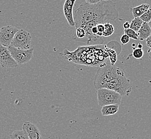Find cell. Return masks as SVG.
I'll list each match as a JSON object with an SVG mask.
<instances>
[{"label":"cell","instance_id":"cell-15","mask_svg":"<svg viewBox=\"0 0 151 139\" xmlns=\"http://www.w3.org/2000/svg\"><path fill=\"white\" fill-rule=\"evenodd\" d=\"M10 139H29L24 130H17L10 135Z\"/></svg>","mask_w":151,"mask_h":139},{"label":"cell","instance_id":"cell-25","mask_svg":"<svg viewBox=\"0 0 151 139\" xmlns=\"http://www.w3.org/2000/svg\"><path fill=\"white\" fill-rule=\"evenodd\" d=\"M148 57H149V58L151 60V49H150L148 50Z\"/></svg>","mask_w":151,"mask_h":139},{"label":"cell","instance_id":"cell-10","mask_svg":"<svg viewBox=\"0 0 151 139\" xmlns=\"http://www.w3.org/2000/svg\"><path fill=\"white\" fill-rule=\"evenodd\" d=\"M119 104H109L102 107L101 112L102 116H108L114 115L119 110Z\"/></svg>","mask_w":151,"mask_h":139},{"label":"cell","instance_id":"cell-24","mask_svg":"<svg viewBox=\"0 0 151 139\" xmlns=\"http://www.w3.org/2000/svg\"><path fill=\"white\" fill-rule=\"evenodd\" d=\"M123 28L124 29H129V28H130V24L129 23V22L127 21H126V22H125L123 24Z\"/></svg>","mask_w":151,"mask_h":139},{"label":"cell","instance_id":"cell-11","mask_svg":"<svg viewBox=\"0 0 151 139\" xmlns=\"http://www.w3.org/2000/svg\"><path fill=\"white\" fill-rule=\"evenodd\" d=\"M150 8L148 4H142L139 6L130 8V11L134 18L140 17Z\"/></svg>","mask_w":151,"mask_h":139},{"label":"cell","instance_id":"cell-19","mask_svg":"<svg viewBox=\"0 0 151 139\" xmlns=\"http://www.w3.org/2000/svg\"><path fill=\"white\" fill-rule=\"evenodd\" d=\"M140 18L142 20L143 22L148 23L151 20V9L150 8L147 11L145 12L143 15H142Z\"/></svg>","mask_w":151,"mask_h":139},{"label":"cell","instance_id":"cell-3","mask_svg":"<svg viewBox=\"0 0 151 139\" xmlns=\"http://www.w3.org/2000/svg\"><path fill=\"white\" fill-rule=\"evenodd\" d=\"M98 104L100 107L109 104L120 105L122 96L113 90L101 88L97 90Z\"/></svg>","mask_w":151,"mask_h":139},{"label":"cell","instance_id":"cell-7","mask_svg":"<svg viewBox=\"0 0 151 139\" xmlns=\"http://www.w3.org/2000/svg\"><path fill=\"white\" fill-rule=\"evenodd\" d=\"M0 64L3 68H15L18 66L12 57L8 48L0 44Z\"/></svg>","mask_w":151,"mask_h":139},{"label":"cell","instance_id":"cell-27","mask_svg":"<svg viewBox=\"0 0 151 139\" xmlns=\"http://www.w3.org/2000/svg\"><path fill=\"white\" fill-rule=\"evenodd\" d=\"M148 25H149V26L150 27V28L151 29V20L149 21V23H148Z\"/></svg>","mask_w":151,"mask_h":139},{"label":"cell","instance_id":"cell-22","mask_svg":"<svg viewBox=\"0 0 151 139\" xmlns=\"http://www.w3.org/2000/svg\"><path fill=\"white\" fill-rule=\"evenodd\" d=\"M102 0H85V2L91 4H96L99 3Z\"/></svg>","mask_w":151,"mask_h":139},{"label":"cell","instance_id":"cell-13","mask_svg":"<svg viewBox=\"0 0 151 139\" xmlns=\"http://www.w3.org/2000/svg\"><path fill=\"white\" fill-rule=\"evenodd\" d=\"M86 37V32L83 28L78 27L76 29L75 34L73 36V40L77 41L83 42L85 38Z\"/></svg>","mask_w":151,"mask_h":139},{"label":"cell","instance_id":"cell-5","mask_svg":"<svg viewBox=\"0 0 151 139\" xmlns=\"http://www.w3.org/2000/svg\"><path fill=\"white\" fill-rule=\"evenodd\" d=\"M8 48L12 57L18 65L27 63L33 57V48L28 50L20 49L11 46Z\"/></svg>","mask_w":151,"mask_h":139},{"label":"cell","instance_id":"cell-1","mask_svg":"<svg viewBox=\"0 0 151 139\" xmlns=\"http://www.w3.org/2000/svg\"><path fill=\"white\" fill-rule=\"evenodd\" d=\"M73 16L76 29L93 21L99 24L105 23L107 20L114 21L119 18V12L113 2L101 1L96 4L81 3Z\"/></svg>","mask_w":151,"mask_h":139},{"label":"cell","instance_id":"cell-14","mask_svg":"<svg viewBox=\"0 0 151 139\" xmlns=\"http://www.w3.org/2000/svg\"><path fill=\"white\" fill-rule=\"evenodd\" d=\"M143 21L140 17L134 18L131 21L130 29H133L134 31L138 32L142 25Z\"/></svg>","mask_w":151,"mask_h":139},{"label":"cell","instance_id":"cell-20","mask_svg":"<svg viewBox=\"0 0 151 139\" xmlns=\"http://www.w3.org/2000/svg\"><path fill=\"white\" fill-rule=\"evenodd\" d=\"M97 29H98V35L99 37H102L103 35V33L104 31V29H105V26H104V24L100 23L98 24L97 25Z\"/></svg>","mask_w":151,"mask_h":139},{"label":"cell","instance_id":"cell-9","mask_svg":"<svg viewBox=\"0 0 151 139\" xmlns=\"http://www.w3.org/2000/svg\"><path fill=\"white\" fill-rule=\"evenodd\" d=\"M23 130L26 132L29 139H42L40 132L35 124L30 122H25Z\"/></svg>","mask_w":151,"mask_h":139},{"label":"cell","instance_id":"cell-2","mask_svg":"<svg viewBox=\"0 0 151 139\" xmlns=\"http://www.w3.org/2000/svg\"><path fill=\"white\" fill-rule=\"evenodd\" d=\"M96 90L107 88L119 93L122 96H129L132 91L130 80L126 77L123 70L111 64L101 66L94 80Z\"/></svg>","mask_w":151,"mask_h":139},{"label":"cell","instance_id":"cell-29","mask_svg":"<svg viewBox=\"0 0 151 139\" xmlns=\"http://www.w3.org/2000/svg\"></svg>","mask_w":151,"mask_h":139},{"label":"cell","instance_id":"cell-26","mask_svg":"<svg viewBox=\"0 0 151 139\" xmlns=\"http://www.w3.org/2000/svg\"><path fill=\"white\" fill-rule=\"evenodd\" d=\"M142 47H143V46H142V44H138V48H142Z\"/></svg>","mask_w":151,"mask_h":139},{"label":"cell","instance_id":"cell-4","mask_svg":"<svg viewBox=\"0 0 151 139\" xmlns=\"http://www.w3.org/2000/svg\"><path fill=\"white\" fill-rule=\"evenodd\" d=\"M31 40L32 38L29 32L25 29H18L10 46L20 49H29L31 47Z\"/></svg>","mask_w":151,"mask_h":139},{"label":"cell","instance_id":"cell-8","mask_svg":"<svg viewBox=\"0 0 151 139\" xmlns=\"http://www.w3.org/2000/svg\"><path fill=\"white\" fill-rule=\"evenodd\" d=\"M76 1L77 0H65L63 8L64 16L71 27H75L73 9Z\"/></svg>","mask_w":151,"mask_h":139},{"label":"cell","instance_id":"cell-23","mask_svg":"<svg viewBox=\"0 0 151 139\" xmlns=\"http://www.w3.org/2000/svg\"><path fill=\"white\" fill-rule=\"evenodd\" d=\"M146 44L148 48L151 49V35L146 39Z\"/></svg>","mask_w":151,"mask_h":139},{"label":"cell","instance_id":"cell-17","mask_svg":"<svg viewBox=\"0 0 151 139\" xmlns=\"http://www.w3.org/2000/svg\"><path fill=\"white\" fill-rule=\"evenodd\" d=\"M133 48V52H132V56L134 58L139 59L142 58L144 55V50L142 48H134L132 47Z\"/></svg>","mask_w":151,"mask_h":139},{"label":"cell","instance_id":"cell-12","mask_svg":"<svg viewBox=\"0 0 151 139\" xmlns=\"http://www.w3.org/2000/svg\"><path fill=\"white\" fill-rule=\"evenodd\" d=\"M139 39L141 41L146 40L151 34V29L148 24L145 22H143L139 30L137 32Z\"/></svg>","mask_w":151,"mask_h":139},{"label":"cell","instance_id":"cell-6","mask_svg":"<svg viewBox=\"0 0 151 139\" xmlns=\"http://www.w3.org/2000/svg\"><path fill=\"white\" fill-rule=\"evenodd\" d=\"M18 29L11 25L3 26L0 29V44L3 46L8 47Z\"/></svg>","mask_w":151,"mask_h":139},{"label":"cell","instance_id":"cell-16","mask_svg":"<svg viewBox=\"0 0 151 139\" xmlns=\"http://www.w3.org/2000/svg\"><path fill=\"white\" fill-rule=\"evenodd\" d=\"M105 29L103 33L102 37H108L113 34L114 32V26L109 23H104Z\"/></svg>","mask_w":151,"mask_h":139},{"label":"cell","instance_id":"cell-28","mask_svg":"<svg viewBox=\"0 0 151 139\" xmlns=\"http://www.w3.org/2000/svg\"><path fill=\"white\" fill-rule=\"evenodd\" d=\"M102 1H108L109 0H102Z\"/></svg>","mask_w":151,"mask_h":139},{"label":"cell","instance_id":"cell-18","mask_svg":"<svg viewBox=\"0 0 151 139\" xmlns=\"http://www.w3.org/2000/svg\"><path fill=\"white\" fill-rule=\"evenodd\" d=\"M124 34L127 35L129 36V37L130 39H132L135 40H137L139 39V36L137 33V32L134 31L133 29H124Z\"/></svg>","mask_w":151,"mask_h":139},{"label":"cell","instance_id":"cell-21","mask_svg":"<svg viewBox=\"0 0 151 139\" xmlns=\"http://www.w3.org/2000/svg\"><path fill=\"white\" fill-rule=\"evenodd\" d=\"M130 39V38L129 37V36L124 34L122 35V37L120 39V41L123 44H126L129 42Z\"/></svg>","mask_w":151,"mask_h":139}]
</instances>
